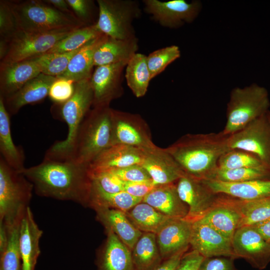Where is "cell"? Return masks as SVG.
Masks as SVG:
<instances>
[{"instance_id": "23", "label": "cell", "mask_w": 270, "mask_h": 270, "mask_svg": "<svg viewBox=\"0 0 270 270\" xmlns=\"http://www.w3.org/2000/svg\"><path fill=\"white\" fill-rule=\"evenodd\" d=\"M56 79L55 76L40 73L13 94L4 99L6 108L10 116L17 114L25 105L44 100L48 96L50 88Z\"/></svg>"}, {"instance_id": "54", "label": "cell", "mask_w": 270, "mask_h": 270, "mask_svg": "<svg viewBox=\"0 0 270 270\" xmlns=\"http://www.w3.org/2000/svg\"><path fill=\"white\" fill-rule=\"evenodd\" d=\"M266 116H267L268 120V121H269V122L270 123V110H269V111L266 114Z\"/></svg>"}, {"instance_id": "39", "label": "cell", "mask_w": 270, "mask_h": 270, "mask_svg": "<svg viewBox=\"0 0 270 270\" xmlns=\"http://www.w3.org/2000/svg\"><path fill=\"white\" fill-rule=\"evenodd\" d=\"M263 166L267 167L258 156L237 149L230 150L220 156L218 162V168L220 170Z\"/></svg>"}, {"instance_id": "40", "label": "cell", "mask_w": 270, "mask_h": 270, "mask_svg": "<svg viewBox=\"0 0 270 270\" xmlns=\"http://www.w3.org/2000/svg\"><path fill=\"white\" fill-rule=\"evenodd\" d=\"M18 223L8 228V240L4 251L0 254V270H22L19 247Z\"/></svg>"}, {"instance_id": "2", "label": "cell", "mask_w": 270, "mask_h": 270, "mask_svg": "<svg viewBox=\"0 0 270 270\" xmlns=\"http://www.w3.org/2000/svg\"><path fill=\"white\" fill-rule=\"evenodd\" d=\"M222 132L188 134L165 148L186 174L201 180H212L220 156L230 150Z\"/></svg>"}, {"instance_id": "48", "label": "cell", "mask_w": 270, "mask_h": 270, "mask_svg": "<svg viewBox=\"0 0 270 270\" xmlns=\"http://www.w3.org/2000/svg\"><path fill=\"white\" fill-rule=\"evenodd\" d=\"M158 186L152 180L136 182H124V191L134 197L143 199Z\"/></svg>"}, {"instance_id": "38", "label": "cell", "mask_w": 270, "mask_h": 270, "mask_svg": "<svg viewBox=\"0 0 270 270\" xmlns=\"http://www.w3.org/2000/svg\"><path fill=\"white\" fill-rule=\"evenodd\" d=\"M80 49L62 53H47L34 59L41 73L58 77L65 72L70 60Z\"/></svg>"}, {"instance_id": "37", "label": "cell", "mask_w": 270, "mask_h": 270, "mask_svg": "<svg viewBox=\"0 0 270 270\" xmlns=\"http://www.w3.org/2000/svg\"><path fill=\"white\" fill-rule=\"evenodd\" d=\"M212 180L226 182L270 180V168L266 166L228 170L218 168Z\"/></svg>"}, {"instance_id": "16", "label": "cell", "mask_w": 270, "mask_h": 270, "mask_svg": "<svg viewBox=\"0 0 270 270\" xmlns=\"http://www.w3.org/2000/svg\"><path fill=\"white\" fill-rule=\"evenodd\" d=\"M190 245L204 258H236L232 240L200 220L192 222Z\"/></svg>"}, {"instance_id": "53", "label": "cell", "mask_w": 270, "mask_h": 270, "mask_svg": "<svg viewBox=\"0 0 270 270\" xmlns=\"http://www.w3.org/2000/svg\"><path fill=\"white\" fill-rule=\"evenodd\" d=\"M9 231L6 225L0 221V254L5 250L8 240Z\"/></svg>"}, {"instance_id": "4", "label": "cell", "mask_w": 270, "mask_h": 270, "mask_svg": "<svg viewBox=\"0 0 270 270\" xmlns=\"http://www.w3.org/2000/svg\"><path fill=\"white\" fill-rule=\"evenodd\" d=\"M112 146V108H93L84 118L78 130L71 158L90 164Z\"/></svg>"}, {"instance_id": "19", "label": "cell", "mask_w": 270, "mask_h": 270, "mask_svg": "<svg viewBox=\"0 0 270 270\" xmlns=\"http://www.w3.org/2000/svg\"><path fill=\"white\" fill-rule=\"evenodd\" d=\"M42 234L30 207H28L21 219L19 228L22 270H35L40 253V242Z\"/></svg>"}, {"instance_id": "51", "label": "cell", "mask_w": 270, "mask_h": 270, "mask_svg": "<svg viewBox=\"0 0 270 270\" xmlns=\"http://www.w3.org/2000/svg\"><path fill=\"white\" fill-rule=\"evenodd\" d=\"M43 1L62 12L74 16L66 0H44Z\"/></svg>"}, {"instance_id": "5", "label": "cell", "mask_w": 270, "mask_h": 270, "mask_svg": "<svg viewBox=\"0 0 270 270\" xmlns=\"http://www.w3.org/2000/svg\"><path fill=\"white\" fill-rule=\"evenodd\" d=\"M20 30L46 32L85 26L76 16L62 12L43 0L10 1Z\"/></svg>"}, {"instance_id": "30", "label": "cell", "mask_w": 270, "mask_h": 270, "mask_svg": "<svg viewBox=\"0 0 270 270\" xmlns=\"http://www.w3.org/2000/svg\"><path fill=\"white\" fill-rule=\"evenodd\" d=\"M10 116L6 108L4 98L0 96V157L10 168L22 172L25 168V156L22 148L16 146L12 140Z\"/></svg>"}, {"instance_id": "27", "label": "cell", "mask_w": 270, "mask_h": 270, "mask_svg": "<svg viewBox=\"0 0 270 270\" xmlns=\"http://www.w3.org/2000/svg\"><path fill=\"white\" fill-rule=\"evenodd\" d=\"M142 202L174 218H185L188 212V206L178 194L176 183L158 186Z\"/></svg>"}, {"instance_id": "35", "label": "cell", "mask_w": 270, "mask_h": 270, "mask_svg": "<svg viewBox=\"0 0 270 270\" xmlns=\"http://www.w3.org/2000/svg\"><path fill=\"white\" fill-rule=\"evenodd\" d=\"M142 199L134 197L125 191L108 193L92 184L89 199V207H104L128 212Z\"/></svg>"}, {"instance_id": "33", "label": "cell", "mask_w": 270, "mask_h": 270, "mask_svg": "<svg viewBox=\"0 0 270 270\" xmlns=\"http://www.w3.org/2000/svg\"><path fill=\"white\" fill-rule=\"evenodd\" d=\"M224 196L226 200L237 210L241 216L240 228L252 226L270 218V196L244 200L226 194Z\"/></svg>"}, {"instance_id": "18", "label": "cell", "mask_w": 270, "mask_h": 270, "mask_svg": "<svg viewBox=\"0 0 270 270\" xmlns=\"http://www.w3.org/2000/svg\"><path fill=\"white\" fill-rule=\"evenodd\" d=\"M41 73L34 58L20 62L0 63V96H12L28 81Z\"/></svg>"}, {"instance_id": "25", "label": "cell", "mask_w": 270, "mask_h": 270, "mask_svg": "<svg viewBox=\"0 0 270 270\" xmlns=\"http://www.w3.org/2000/svg\"><path fill=\"white\" fill-rule=\"evenodd\" d=\"M97 220L104 226L114 232L118 238L132 251L142 232L130 222L126 212L104 207L94 208Z\"/></svg>"}, {"instance_id": "1", "label": "cell", "mask_w": 270, "mask_h": 270, "mask_svg": "<svg viewBox=\"0 0 270 270\" xmlns=\"http://www.w3.org/2000/svg\"><path fill=\"white\" fill-rule=\"evenodd\" d=\"M40 196L89 206L92 179L89 166L70 159L44 157L39 164L20 172Z\"/></svg>"}, {"instance_id": "41", "label": "cell", "mask_w": 270, "mask_h": 270, "mask_svg": "<svg viewBox=\"0 0 270 270\" xmlns=\"http://www.w3.org/2000/svg\"><path fill=\"white\" fill-rule=\"evenodd\" d=\"M180 55V48L172 45L155 50L146 56L152 79L164 72L169 64L179 58Z\"/></svg>"}, {"instance_id": "29", "label": "cell", "mask_w": 270, "mask_h": 270, "mask_svg": "<svg viewBox=\"0 0 270 270\" xmlns=\"http://www.w3.org/2000/svg\"><path fill=\"white\" fill-rule=\"evenodd\" d=\"M108 36L102 34L90 40L72 56L65 72L57 78H63L74 82L90 78L94 65V54Z\"/></svg>"}, {"instance_id": "13", "label": "cell", "mask_w": 270, "mask_h": 270, "mask_svg": "<svg viewBox=\"0 0 270 270\" xmlns=\"http://www.w3.org/2000/svg\"><path fill=\"white\" fill-rule=\"evenodd\" d=\"M127 63L121 62L96 67L90 79L93 108L110 106L112 100L123 95V72Z\"/></svg>"}, {"instance_id": "11", "label": "cell", "mask_w": 270, "mask_h": 270, "mask_svg": "<svg viewBox=\"0 0 270 270\" xmlns=\"http://www.w3.org/2000/svg\"><path fill=\"white\" fill-rule=\"evenodd\" d=\"M230 150H240L258 156L270 168V123L266 114L228 136Z\"/></svg>"}, {"instance_id": "50", "label": "cell", "mask_w": 270, "mask_h": 270, "mask_svg": "<svg viewBox=\"0 0 270 270\" xmlns=\"http://www.w3.org/2000/svg\"><path fill=\"white\" fill-rule=\"evenodd\" d=\"M188 250H182L170 258L163 260L154 270H176L182 258Z\"/></svg>"}, {"instance_id": "20", "label": "cell", "mask_w": 270, "mask_h": 270, "mask_svg": "<svg viewBox=\"0 0 270 270\" xmlns=\"http://www.w3.org/2000/svg\"><path fill=\"white\" fill-rule=\"evenodd\" d=\"M192 222L186 218H173L156 234V242L162 260L179 252L188 250Z\"/></svg>"}, {"instance_id": "36", "label": "cell", "mask_w": 270, "mask_h": 270, "mask_svg": "<svg viewBox=\"0 0 270 270\" xmlns=\"http://www.w3.org/2000/svg\"><path fill=\"white\" fill-rule=\"evenodd\" d=\"M102 34L96 24L77 28L60 40L47 53H62L77 50Z\"/></svg>"}, {"instance_id": "9", "label": "cell", "mask_w": 270, "mask_h": 270, "mask_svg": "<svg viewBox=\"0 0 270 270\" xmlns=\"http://www.w3.org/2000/svg\"><path fill=\"white\" fill-rule=\"evenodd\" d=\"M75 30L46 32H28L19 30L8 41L7 54L0 62H20L43 55Z\"/></svg>"}, {"instance_id": "43", "label": "cell", "mask_w": 270, "mask_h": 270, "mask_svg": "<svg viewBox=\"0 0 270 270\" xmlns=\"http://www.w3.org/2000/svg\"><path fill=\"white\" fill-rule=\"evenodd\" d=\"M90 174L92 184L105 192L116 193L124 191V182L110 172H96Z\"/></svg>"}, {"instance_id": "8", "label": "cell", "mask_w": 270, "mask_h": 270, "mask_svg": "<svg viewBox=\"0 0 270 270\" xmlns=\"http://www.w3.org/2000/svg\"><path fill=\"white\" fill-rule=\"evenodd\" d=\"M99 30L109 37L126 40L136 37L133 22L139 18L142 10L134 0H98Z\"/></svg>"}, {"instance_id": "22", "label": "cell", "mask_w": 270, "mask_h": 270, "mask_svg": "<svg viewBox=\"0 0 270 270\" xmlns=\"http://www.w3.org/2000/svg\"><path fill=\"white\" fill-rule=\"evenodd\" d=\"M106 232L105 242L97 254V270H136L130 250L112 230Z\"/></svg>"}, {"instance_id": "3", "label": "cell", "mask_w": 270, "mask_h": 270, "mask_svg": "<svg viewBox=\"0 0 270 270\" xmlns=\"http://www.w3.org/2000/svg\"><path fill=\"white\" fill-rule=\"evenodd\" d=\"M90 78L76 82L72 96L62 104H54L51 113L54 118L64 122L68 126L66 138L54 143L46 150L44 157L70 159L80 127L93 104Z\"/></svg>"}, {"instance_id": "24", "label": "cell", "mask_w": 270, "mask_h": 270, "mask_svg": "<svg viewBox=\"0 0 270 270\" xmlns=\"http://www.w3.org/2000/svg\"><path fill=\"white\" fill-rule=\"evenodd\" d=\"M216 194H224L244 200L270 196V180L242 182H226L216 180H203Z\"/></svg>"}, {"instance_id": "17", "label": "cell", "mask_w": 270, "mask_h": 270, "mask_svg": "<svg viewBox=\"0 0 270 270\" xmlns=\"http://www.w3.org/2000/svg\"><path fill=\"white\" fill-rule=\"evenodd\" d=\"M144 150L145 156L142 166L148 172L155 184L175 183L184 174L165 148L156 146Z\"/></svg>"}, {"instance_id": "49", "label": "cell", "mask_w": 270, "mask_h": 270, "mask_svg": "<svg viewBox=\"0 0 270 270\" xmlns=\"http://www.w3.org/2000/svg\"><path fill=\"white\" fill-rule=\"evenodd\" d=\"M204 257L196 250L186 252L176 270H198Z\"/></svg>"}, {"instance_id": "21", "label": "cell", "mask_w": 270, "mask_h": 270, "mask_svg": "<svg viewBox=\"0 0 270 270\" xmlns=\"http://www.w3.org/2000/svg\"><path fill=\"white\" fill-rule=\"evenodd\" d=\"M144 156V151L140 148L124 144L113 145L104 150L90 164V172L108 171L142 164Z\"/></svg>"}, {"instance_id": "6", "label": "cell", "mask_w": 270, "mask_h": 270, "mask_svg": "<svg viewBox=\"0 0 270 270\" xmlns=\"http://www.w3.org/2000/svg\"><path fill=\"white\" fill-rule=\"evenodd\" d=\"M32 184L0 156V221L10 228L20 223L32 197Z\"/></svg>"}, {"instance_id": "44", "label": "cell", "mask_w": 270, "mask_h": 270, "mask_svg": "<svg viewBox=\"0 0 270 270\" xmlns=\"http://www.w3.org/2000/svg\"><path fill=\"white\" fill-rule=\"evenodd\" d=\"M75 84L76 82L72 80L56 78L50 88L48 96L54 104L65 102L74 94Z\"/></svg>"}, {"instance_id": "31", "label": "cell", "mask_w": 270, "mask_h": 270, "mask_svg": "<svg viewBox=\"0 0 270 270\" xmlns=\"http://www.w3.org/2000/svg\"><path fill=\"white\" fill-rule=\"evenodd\" d=\"M126 214L134 226L142 232L155 234L174 218L143 202L134 206Z\"/></svg>"}, {"instance_id": "46", "label": "cell", "mask_w": 270, "mask_h": 270, "mask_svg": "<svg viewBox=\"0 0 270 270\" xmlns=\"http://www.w3.org/2000/svg\"><path fill=\"white\" fill-rule=\"evenodd\" d=\"M108 172L114 174L125 182H136L152 180L149 174L142 164H133Z\"/></svg>"}, {"instance_id": "12", "label": "cell", "mask_w": 270, "mask_h": 270, "mask_svg": "<svg viewBox=\"0 0 270 270\" xmlns=\"http://www.w3.org/2000/svg\"><path fill=\"white\" fill-rule=\"evenodd\" d=\"M142 2L144 12L160 26L168 28H177L193 22L202 8L198 0H144Z\"/></svg>"}, {"instance_id": "47", "label": "cell", "mask_w": 270, "mask_h": 270, "mask_svg": "<svg viewBox=\"0 0 270 270\" xmlns=\"http://www.w3.org/2000/svg\"><path fill=\"white\" fill-rule=\"evenodd\" d=\"M234 260L224 256L204 258L198 270H238Z\"/></svg>"}, {"instance_id": "7", "label": "cell", "mask_w": 270, "mask_h": 270, "mask_svg": "<svg viewBox=\"0 0 270 270\" xmlns=\"http://www.w3.org/2000/svg\"><path fill=\"white\" fill-rule=\"evenodd\" d=\"M270 107L269 94L264 87L252 84L234 88L227 104L226 122L222 132L226 136L236 132L266 114Z\"/></svg>"}, {"instance_id": "52", "label": "cell", "mask_w": 270, "mask_h": 270, "mask_svg": "<svg viewBox=\"0 0 270 270\" xmlns=\"http://www.w3.org/2000/svg\"><path fill=\"white\" fill-rule=\"evenodd\" d=\"M268 242H270V218L252 226Z\"/></svg>"}, {"instance_id": "28", "label": "cell", "mask_w": 270, "mask_h": 270, "mask_svg": "<svg viewBox=\"0 0 270 270\" xmlns=\"http://www.w3.org/2000/svg\"><path fill=\"white\" fill-rule=\"evenodd\" d=\"M138 49V39L120 40L107 36L97 48L94 56V66L128 62Z\"/></svg>"}, {"instance_id": "14", "label": "cell", "mask_w": 270, "mask_h": 270, "mask_svg": "<svg viewBox=\"0 0 270 270\" xmlns=\"http://www.w3.org/2000/svg\"><path fill=\"white\" fill-rule=\"evenodd\" d=\"M176 184L180 198L188 208L185 218L192 222L202 218L216 204L218 194L203 180L184 173Z\"/></svg>"}, {"instance_id": "42", "label": "cell", "mask_w": 270, "mask_h": 270, "mask_svg": "<svg viewBox=\"0 0 270 270\" xmlns=\"http://www.w3.org/2000/svg\"><path fill=\"white\" fill-rule=\"evenodd\" d=\"M20 30L10 1L0 0V40L8 42Z\"/></svg>"}, {"instance_id": "10", "label": "cell", "mask_w": 270, "mask_h": 270, "mask_svg": "<svg viewBox=\"0 0 270 270\" xmlns=\"http://www.w3.org/2000/svg\"><path fill=\"white\" fill-rule=\"evenodd\" d=\"M124 144L148 150L156 146L146 122L138 114L112 108V146Z\"/></svg>"}, {"instance_id": "45", "label": "cell", "mask_w": 270, "mask_h": 270, "mask_svg": "<svg viewBox=\"0 0 270 270\" xmlns=\"http://www.w3.org/2000/svg\"><path fill=\"white\" fill-rule=\"evenodd\" d=\"M67 2L76 18L85 26L94 24L96 6L91 0H66Z\"/></svg>"}, {"instance_id": "32", "label": "cell", "mask_w": 270, "mask_h": 270, "mask_svg": "<svg viewBox=\"0 0 270 270\" xmlns=\"http://www.w3.org/2000/svg\"><path fill=\"white\" fill-rule=\"evenodd\" d=\"M136 270H154L162 262L156 234L142 232L132 250Z\"/></svg>"}, {"instance_id": "26", "label": "cell", "mask_w": 270, "mask_h": 270, "mask_svg": "<svg viewBox=\"0 0 270 270\" xmlns=\"http://www.w3.org/2000/svg\"><path fill=\"white\" fill-rule=\"evenodd\" d=\"M241 219L238 212L226 200L224 194H218L215 204L198 220L232 242L236 230L240 228Z\"/></svg>"}, {"instance_id": "34", "label": "cell", "mask_w": 270, "mask_h": 270, "mask_svg": "<svg viewBox=\"0 0 270 270\" xmlns=\"http://www.w3.org/2000/svg\"><path fill=\"white\" fill-rule=\"evenodd\" d=\"M124 76L127 85L134 95L138 98L144 96L152 80L146 56L136 53L128 62Z\"/></svg>"}, {"instance_id": "15", "label": "cell", "mask_w": 270, "mask_h": 270, "mask_svg": "<svg viewBox=\"0 0 270 270\" xmlns=\"http://www.w3.org/2000/svg\"><path fill=\"white\" fill-rule=\"evenodd\" d=\"M232 245L236 258L244 259L255 268L264 270L270 262V242L252 226L238 228Z\"/></svg>"}]
</instances>
